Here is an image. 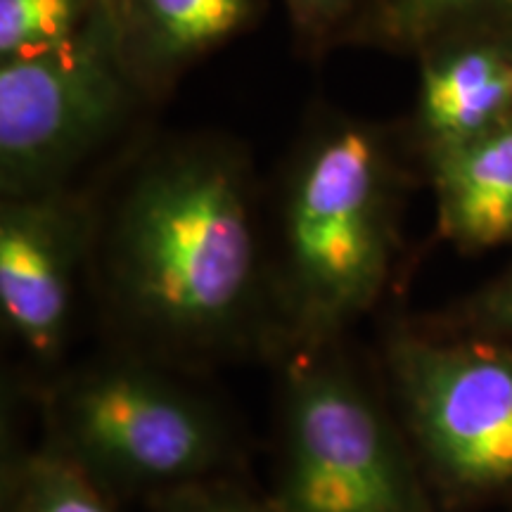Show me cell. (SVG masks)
<instances>
[{"mask_svg":"<svg viewBox=\"0 0 512 512\" xmlns=\"http://www.w3.org/2000/svg\"><path fill=\"white\" fill-rule=\"evenodd\" d=\"M384 366L401 425L444 512L512 508V342L396 328Z\"/></svg>","mask_w":512,"mask_h":512,"instance_id":"obj_5","label":"cell"},{"mask_svg":"<svg viewBox=\"0 0 512 512\" xmlns=\"http://www.w3.org/2000/svg\"><path fill=\"white\" fill-rule=\"evenodd\" d=\"M55 451L114 501L152 498L226 477L235 458L226 420L171 366L121 354L62 377L46 401Z\"/></svg>","mask_w":512,"mask_h":512,"instance_id":"obj_3","label":"cell"},{"mask_svg":"<svg viewBox=\"0 0 512 512\" xmlns=\"http://www.w3.org/2000/svg\"><path fill=\"white\" fill-rule=\"evenodd\" d=\"M427 155L439 233L460 252L512 245V119Z\"/></svg>","mask_w":512,"mask_h":512,"instance_id":"obj_8","label":"cell"},{"mask_svg":"<svg viewBox=\"0 0 512 512\" xmlns=\"http://www.w3.org/2000/svg\"><path fill=\"white\" fill-rule=\"evenodd\" d=\"M285 354L275 508L444 512L403 425L339 349V339Z\"/></svg>","mask_w":512,"mask_h":512,"instance_id":"obj_4","label":"cell"},{"mask_svg":"<svg viewBox=\"0 0 512 512\" xmlns=\"http://www.w3.org/2000/svg\"><path fill=\"white\" fill-rule=\"evenodd\" d=\"M294 3L311 17H332L335 12L347 8L349 0H294Z\"/></svg>","mask_w":512,"mask_h":512,"instance_id":"obj_16","label":"cell"},{"mask_svg":"<svg viewBox=\"0 0 512 512\" xmlns=\"http://www.w3.org/2000/svg\"><path fill=\"white\" fill-rule=\"evenodd\" d=\"M164 55L202 53L245 22L247 0H143Z\"/></svg>","mask_w":512,"mask_h":512,"instance_id":"obj_11","label":"cell"},{"mask_svg":"<svg viewBox=\"0 0 512 512\" xmlns=\"http://www.w3.org/2000/svg\"><path fill=\"white\" fill-rule=\"evenodd\" d=\"M3 512H119V505L46 444L5 463Z\"/></svg>","mask_w":512,"mask_h":512,"instance_id":"obj_10","label":"cell"},{"mask_svg":"<svg viewBox=\"0 0 512 512\" xmlns=\"http://www.w3.org/2000/svg\"><path fill=\"white\" fill-rule=\"evenodd\" d=\"M396 254L392 174L368 128L337 124L287 185L268 275L275 347L335 342L382 297Z\"/></svg>","mask_w":512,"mask_h":512,"instance_id":"obj_2","label":"cell"},{"mask_svg":"<svg viewBox=\"0 0 512 512\" xmlns=\"http://www.w3.org/2000/svg\"><path fill=\"white\" fill-rule=\"evenodd\" d=\"M451 328L475 330L512 342V264L453 313Z\"/></svg>","mask_w":512,"mask_h":512,"instance_id":"obj_15","label":"cell"},{"mask_svg":"<svg viewBox=\"0 0 512 512\" xmlns=\"http://www.w3.org/2000/svg\"><path fill=\"white\" fill-rule=\"evenodd\" d=\"M93 252L138 354L192 366L275 342L268 247L226 152L185 150L152 164Z\"/></svg>","mask_w":512,"mask_h":512,"instance_id":"obj_1","label":"cell"},{"mask_svg":"<svg viewBox=\"0 0 512 512\" xmlns=\"http://www.w3.org/2000/svg\"><path fill=\"white\" fill-rule=\"evenodd\" d=\"M463 19L512 22V0H401L399 29L406 36H427Z\"/></svg>","mask_w":512,"mask_h":512,"instance_id":"obj_14","label":"cell"},{"mask_svg":"<svg viewBox=\"0 0 512 512\" xmlns=\"http://www.w3.org/2000/svg\"><path fill=\"white\" fill-rule=\"evenodd\" d=\"M147 505L150 512H280L271 498H256L226 477L166 491Z\"/></svg>","mask_w":512,"mask_h":512,"instance_id":"obj_13","label":"cell"},{"mask_svg":"<svg viewBox=\"0 0 512 512\" xmlns=\"http://www.w3.org/2000/svg\"><path fill=\"white\" fill-rule=\"evenodd\" d=\"M114 12L98 5L72 36L0 67L3 195L60 188L124 117L128 76Z\"/></svg>","mask_w":512,"mask_h":512,"instance_id":"obj_6","label":"cell"},{"mask_svg":"<svg viewBox=\"0 0 512 512\" xmlns=\"http://www.w3.org/2000/svg\"><path fill=\"white\" fill-rule=\"evenodd\" d=\"M93 238L91 214L60 188L5 197L0 209L3 330L43 366L67 347Z\"/></svg>","mask_w":512,"mask_h":512,"instance_id":"obj_7","label":"cell"},{"mask_svg":"<svg viewBox=\"0 0 512 512\" xmlns=\"http://www.w3.org/2000/svg\"><path fill=\"white\" fill-rule=\"evenodd\" d=\"M83 19L81 0H0V55L8 60L57 46Z\"/></svg>","mask_w":512,"mask_h":512,"instance_id":"obj_12","label":"cell"},{"mask_svg":"<svg viewBox=\"0 0 512 512\" xmlns=\"http://www.w3.org/2000/svg\"><path fill=\"white\" fill-rule=\"evenodd\" d=\"M512 119V46L470 43L437 57L420 83L427 152L472 140Z\"/></svg>","mask_w":512,"mask_h":512,"instance_id":"obj_9","label":"cell"}]
</instances>
